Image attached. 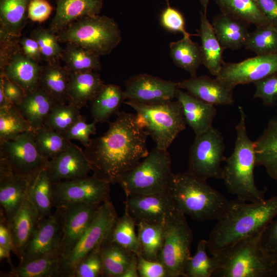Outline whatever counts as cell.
Segmentation results:
<instances>
[{"mask_svg": "<svg viewBox=\"0 0 277 277\" xmlns=\"http://www.w3.org/2000/svg\"><path fill=\"white\" fill-rule=\"evenodd\" d=\"M102 136L91 139L84 152L93 175L111 184L149 154L146 131L132 113L119 111Z\"/></svg>", "mask_w": 277, "mask_h": 277, "instance_id": "cell-1", "label": "cell"}, {"mask_svg": "<svg viewBox=\"0 0 277 277\" xmlns=\"http://www.w3.org/2000/svg\"><path fill=\"white\" fill-rule=\"evenodd\" d=\"M276 215L277 196L257 203L229 201L209 235L207 249L214 255L262 231Z\"/></svg>", "mask_w": 277, "mask_h": 277, "instance_id": "cell-2", "label": "cell"}, {"mask_svg": "<svg viewBox=\"0 0 277 277\" xmlns=\"http://www.w3.org/2000/svg\"><path fill=\"white\" fill-rule=\"evenodd\" d=\"M240 118L235 126L236 132L234 149L226 157L222 180L229 193L248 202L265 200L267 189H259L255 184L254 170L256 166L254 143L249 137L246 127V115L239 107Z\"/></svg>", "mask_w": 277, "mask_h": 277, "instance_id": "cell-3", "label": "cell"}, {"mask_svg": "<svg viewBox=\"0 0 277 277\" xmlns=\"http://www.w3.org/2000/svg\"><path fill=\"white\" fill-rule=\"evenodd\" d=\"M263 231L212 255L215 264L213 276L276 277L277 257L263 247Z\"/></svg>", "mask_w": 277, "mask_h": 277, "instance_id": "cell-4", "label": "cell"}, {"mask_svg": "<svg viewBox=\"0 0 277 277\" xmlns=\"http://www.w3.org/2000/svg\"><path fill=\"white\" fill-rule=\"evenodd\" d=\"M177 208L194 220H217L229 201L206 181L187 171L174 174L168 191Z\"/></svg>", "mask_w": 277, "mask_h": 277, "instance_id": "cell-5", "label": "cell"}, {"mask_svg": "<svg viewBox=\"0 0 277 277\" xmlns=\"http://www.w3.org/2000/svg\"><path fill=\"white\" fill-rule=\"evenodd\" d=\"M57 35L60 43L74 44L100 56L109 54L122 40L121 31L114 19L100 15L81 18Z\"/></svg>", "mask_w": 277, "mask_h": 277, "instance_id": "cell-6", "label": "cell"}, {"mask_svg": "<svg viewBox=\"0 0 277 277\" xmlns=\"http://www.w3.org/2000/svg\"><path fill=\"white\" fill-rule=\"evenodd\" d=\"M174 174L167 150L155 147L133 168L126 172L118 183L126 196L168 192Z\"/></svg>", "mask_w": 277, "mask_h": 277, "instance_id": "cell-7", "label": "cell"}, {"mask_svg": "<svg viewBox=\"0 0 277 277\" xmlns=\"http://www.w3.org/2000/svg\"><path fill=\"white\" fill-rule=\"evenodd\" d=\"M124 103L136 112L137 123L159 149L167 150L177 135L186 129L187 124L178 100L153 105L130 101Z\"/></svg>", "mask_w": 277, "mask_h": 277, "instance_id": "cell-8", "label": "cell"}, {"mask_svg": "<svg viewBox=\"0 0 277 277\" xmlns=\"http://www.w3.org/2000/svg\"><path fill=\"white\" fill-rule=\"evenodd\" d=\"M112 203L101 205L89 227L59 262V277H72L78 264L106 240L118 218Z\"/></svg>", "mask_w": 277, "mask_h": 277, "instance_id": "cell-9", "label": "cell"}, {"mask_svg": "<svg viewBox=\"0 0 277 277\" xmlns=\"http://www.w3.org/2000/svg\"><path fill=\"white\" fill-rule=\"evenodd\" d=\"M185 215L178 209L164 226V238L158 260L168 277H185V267L190 258L193 232Z\"/></svg>", "mask_w": 277, "mask_h": 277, "instance_id": "cell-10", "label": "cell"}, {"mask_svg": "<svg viewBox=\"0 0 277 277\" xmlns=\"http://www.w3.org/2000/svg\"><path fill=\"white\" fill-rule=\"evenodd\" d=\"M225 143L221 133L213 126L196 135L189 154V174L202 181L210 178L222 179L225 161Z\"/></svg>", "mask_w": 277, "mask_h": 277, "instance_id": "cell-11", "label": "cell"}, {"mask_svg": "<svg viewBox=\"0 0 277 277\" xmlns=\"http://www.w3.org/2000/svg\"><path fill=\"white\" fill-rule=\"evenodd\" d=\"M0 156L10 165L14 173L30 183L43 169L49 160L41 155L34 143V130L26 131L17 138L0 142Z\"/></svg>", "mask_w": 277, "mask_h": 277, "instance_id": "cell-12", "label": "cell"}, {"mask_svg": "<svg viewBox=\"0 0 277 277\" xmlns=\"http://www.w3.org/2000/svg\"><path fill=\"white\" fill-rule=\"evenodd\" d=\"M110 185L93 175L52 183L54 207L73 203L101 205L109 201Z\"/></svg>", "mask_w": 277, "mask_h": 277, "instance_id": "cell-13", "label": "cell"}, {"mask_svg": "<svg viewBox=\"0 0 277 277\" xmlns=\"http://www.w3.org/2000/svg\"><path fill=\"white\" fill-rule=\"evenodd\" d=\"M273 74H277V53L256 55L239 63H225L216 77L233 89Z\"/></svg>", "mask_w": 277, "mask_h": 277, "instance_id": "cell-14", "label": "cell"}, {"mask_svg": "<svg viewBox=\"0 0 277 277\" xmlns=\"http://www.w3.org/2000/svg\"><path fill=\"white\" fill-rule=\"evenodd\" d=\"M125 100L146 105L173 101L179 89L178 82L146 73L130 77L125 81Z\"/></svg>", "mask_w": 277, "mask_h": 277, "instance_id": "cell-15", "label": "cell"}, {"mask_svg": "<svg viewBox=\"0 0 277 277\" xmlns=\"http://www.w3.org/2000/svg\"><path fill=\"white\" fill-rule=\"evenodd\" d=\"M101 205L69 204L56 208L62 221L63 235L58 250L59 262L73 247L91 224Z\"/></svg>", "mask_w": 277, "mask_h": 277, "instance_id": "cell-16", "label": "cell"}, {"mask_svg": "<svg viewBox=\"0 0 277 277\" xmlns=\"http://www.w3.org/2000/svg\"><path fill=\"white\" fill-rule=\"evenodd\" d=\"M125 206L136 223L164 226L177 208L168 192L126 196Z\"/></svg>", "mask_w": 277, "mask_h": 277, "instance_id": "cell-17", "label": "cell"}, {"mask_svg": "<svg viewBox=\"0 0 277 277\" xmlns=\"http://www.w3.org/2000/svg\"><path fill=\"white\" fill-rule=\"evenodd\" d=\"M62 235V221L56 210L50 216L39 220L35 232L23 252L19 263L58 252Z\"/></svg>", "mask_w": 277, "mask_h": 277, "instance_id": "cell-18", "label": "cell"}, {"mask_svg": "<svg viewBox=\"0 0 277 277\" xmlns=\"http://www.w3.org/2000/svg\"><path fill=\"white\" fill-rule=\"evenodd\" d=\"M29 185L27 179L14 173L0 156V204L6 222L12 218L27 197Z\"/></svg>", "mask_w": 277, "mask_h": 277, "instance_id": "cell-19", "label": "cell"}, {"mask_svg": "<svg viewBox=\"0 0 277 277\" xmlns=\"http://www.w3.org/2000/svg\"><path fill=\"white\" fill-rule=\"evenodd\" d=\"M46 170L52 183L85 177L91 170L84 151L73 143L65 151L49 160Z\"/></svg>", "mask_w": 277, "mask_h": 277, "instance_id": "cell-20", "label": "cell"}, {"mask_svg": "<svg viewBox=\"0 0 277 277\" xmlns=\"http://www.w3.org/2000/svg\"><path fill=\"white\" fill-rule=\"evenodd\" d=\"M178 87L214 106L231 105L235 102L233 89L217 77L212 78L206 75L190 77L178 82Z\"/></svg>", "mask_w": 277, "mask_h": 277, "instance_id": "cell-21", "label": "cell"}, {"mask_svg": "<svg viewBox=\"0 0 277 277\" xmlns=\"http://www.w3.org/2000/svg\"><path fill=\"white\" fill-rule=\"evenodd\" d=\"M39 220L35 206L27 196L12 218L6 222L12 239V252L19 260L21 259L25 248L35 232Z\"/></svg>", "mask_w": 277, "mask_h": 277, "instance_id": "cell-22", "label": "cell"}, {"mask_svg": "<svg viewBox=\"0 0 277 277\" xmlns=\"http://www.w3.org/2000/svg\"><path fill=\"white\" fill-rule=\"evenodd\" d=\"M175 98L181 103L186 124L192 129L195 135L205 132L213 126L214 118L217 114L214 105L179 88L176 91Z\"/></svg>", "mask_w": 277, "mask_h": 277, "instance_id": "cell-23", "label": "cell"}, {"mask_svg": "<svg viewBox=\"0 0 277 277\" xmlns=\"http://www.w3.org/2000/svg\"><path fill=\"white\" fill-rule=\"evenodd\" d=\"M56 12L49 29L57 33L84 17L100 15L103 0H55Z\"/></svg>", "mask_w": 277, "mask_h": 277, "instance_id": "cell-24", "label": "cell"}, {"mask_svg": "<svg viewBox=\"0 0 277 277\" xmlns=\"http://www.w3.org/2000/svg\"><path fill=\"white\" fill-rule=\"evenodd\" d=\"M42 67L38 62L19 51L0 70V74H3L27 93L35 91L39 87Z\"/></svg>", "mask_w": 277, "mask_h": 277, "instance_id": "cell-25", "label": "cell"}, {"mask_svg": "<svg viewBox=\"0 0 277 277\" xmlns=\"http://www.w3.org/2000/svg\"><path fill=\"white\" fill-rule=\"evenodd\" d=\"M216 36L224 49L239 50L245 47L249 36V24L221 12L211 23Z\"/></svg>", "mask_w": 277, "mask_h": 277, "instance_id": "cell-26", "label": "cell"}, {"mask_svg": "<svg viewBox=\"0 0 277 277\" xmlns=\"http://www.w3.org/2000/svg\"><path fill=\"white\" fill-rule=\"evenodd\" d=\"M61 103L39 87L35 91L26 93L22 103L17 106L35 130L45 126L51 111Z\"/></svg>", "mask_w": 277, "mask_h": 277, "instance_id": "cell-27", "label": "cell"}, {"mask_svg": "<svg viewBox=\"0 0 277 277\" xmlns=\"http://www.w3.org/2000/svg\"><path fill=\"white\" fill-rule=\"evenodd\" d=\"M254 143L256 166L263 167L269 177L277 182V109Z\"/></svg>", "mask_w": 277, "mask_h": 277, "instance_id": "cell-28", "label": "cell"}, {"mask_svg": "<svg viewBox=\"0 0 277 277\" xmlns=\"http://www.w3.org/2000/svg\"><path fill=\"white\" fill-rule=\"evenodd\" d=\"M198 35L201 41L203 65L210 73L216 76L225 62L223 59L224 49L219 43L211 23L206 14L201 12Z\"/></svg>", "mask_w": 277, "mask_h": 277, "instance_id": "cell-29", "label": "cell"}, {"mask_svg": "<svg viewBox=\"0 0 277 277\" xmlns=\"http://www.w3.org/2000/svg\"><path fill=\"white\" fill-rule=\"evenodd\" d=\"M103 85L100 75L96 71H70L68 103L81 108L94 97Z\"/></svg>", "mask_w": 277, "mask_h": 277, "instance_id": "cell-30", "label": "cell"}, {"mask_svg": "<svg viewBox=\"0 0 277 277\" xmlns=\"http://www.w3.org/2000/svg\"><path fill=\"white\" fill-rule=\"evenodd\" d=\"M125 100L124 91L114 84H104L98 92L90 101L91 114L97 123L107 122L119 111Z\"/></svg>", "mask_w": 277, "mask_h": 277, "instance_id": "cell-31", "label": "cell"}, {"mask_svg": "<svg viewBox=\"0 0 277 277\" xmlns=\"http://www.w3.org/2000/svg\"><path fill=\"white\" fill-rule=\"evenodd\" d=\"M31 0H0V32L21 37Z\"/></svg>", "mask_w": 277, "mask_h": 277, "instance_id": "cell-32", "label": "cell"}, {"mask_svg": "<svg viewBox=\"0 0 277 277\" xmlns=\"http://www.w3.org/2000/svg\"><path fill=\"white\" fill-rule=\"evenodd\" d=\"M70 71L60 65V60L42 67L39 86L63 103L69 102Z\"/></svg>", "mask_w": 277, "mask_h": 277, "instance_id": "cell-33", "label": "cell"}, {"mask_svg": "<svg viewBox=\"0 0 277 277\" xmlns=\"http://www.w3.org/2000/svg\"><path fill=\"white\" fill-rule=\"evenodd\" d=\"M4 277H59L58 252L48 253L33 260L19 263L8 272H1Z\"/></svg>", "mask_w": 277, "mask_h": 277, "instance_id": "cell-34", "label": "cell"}, {"mask_svg": "<svg viewBox=\"0 0 277 277\" xmlns=\"http://www.w3.org/2000/svg\"><path fill=\"white\" fill-rule=\"evenodd\" d=\"M191 35L183 36L169 45L170 55L174 64L189 73L191 77L197 76L199 67L203 65L201 46L192 41Z\"/></svg>", "mask_w": 277, "mask_h": 277, "instance_id": "cell-35", "label": "cell"}, {"mask_svg": "<svg viewBox=\"0 0 277 277\" xmlns=\"http://www.w3.org/2000/svg\"><path fill=\"white\" fill-rule=\"evenodd\" d=\"M99 251L103 262V276L105 277H122L135 255L108 239L100 245Z\"/></svg>", "mask_w": 277, "mask_h": 277, "instance_id": "cell-36", "label": "cell"}, {"mask_svg": "<svg viewBox=\"0 0 277 277\" xmlns=\"http://www.w3.org/2000/svg\"><path fill=\"white\" fill-rule=\"evenodd\" d=\"M28 196L35 206L40 220L52 214L54 207L52 183L46 168L41 170L30 183Z\"/></svg>", "mask_w": 277, "mask_h": 277, "instance_id": "cell-37", "label": "cell"}, {"mask_svg": "<svg viewBox=\"0 0 277 277\" xmlns=\"http://www.w3.org/2000/svg\"><path fill=\"white\" fill-rule=\"evenodd\" d=\"M221 12L237 17L256 27L270 24L260 10L256 0H215Z\"/></svg>", "mask_w": 277, "mask_h": 277, "instance_id": "cell-38", "label": "cell"}, {"mask_svg": "<svg viewBox=\"0 0 277 277\" xmlns=\"http://www.w3.org/2000/svg\"><path fill=\"white\" fill-rule=\"evenodd\" d=\"M61 59L72 72L97 71L102 69L99 55L72 43L66 44Z\"/></svg>", "mask_w": 277, "mask_h": 277, "instance_id": "cell-39", "label": "cell"}, {"mask_svg": "<svg viewBox=\"0 0 277 277\" xmlns=\"http://www.w3.org/2000/svg\"><path fill=\"white\" fill-rule=\"evenodd\" d=\"M136 223L125 206L123 215L117 218L107 239L137 255L141 254L140 245L135 231Z\"/></svg>", "mask_w": 277, "mask_h": 277, "instance_id": "cell-40", "label": "cell"}, {"mask_svg": "<svg viewBox=\"0 0 277 277\" xmlns=\"http://www.w3.org/2000/svg\"><path fill=\"white\" fill-rule=\"evenodd\" d=\"M34 143L39 154L49 160L65 151L72 144L64 134L45 126L34 130Z\"/></svg>", "mask_w": 277, "mask_h": 277, "instance_id": "cell-41", "label": "cell"}, {"mask_svg": "<svg viewBox=\"0 0 277 277\" xmlns=\"http://www.w3.org/2000/svg\"><path fill=\"white\" fill-rule=\"evenodd\" d=\"M141 254L145 259L158 261L164 238V227L141 221L136 223Z\"/></svg>", "mask_w": 277, "mask_h": 277, "instance_id": "cell-42", "label": "cell"}, {"mask_svg": "<svg viewBox=\"0 0 277 277\" xmlns=\"http://www.w3.org/2000/svg\"><path fill=\"white\" fill-rule=\"evenodd\" d=\"M32 130L17 106L12 104L0 108V142L15 139Z\"/></svg>", "mask_w": 277, "mask_h": 277, "instance_id": "cell-43", "label": "cell"}, {"mask_svg": "<svg viewBox=\"0 0 277 277\" xmlns=\"http://www.w3.org/2000/svg\"><path fill=\"white\" fill-rule=\"evenodd\" d=\"M245 48L256 55L277 53V27L271 25L256 27L250 32Z\"/></svg>", "mask_w": 277, "mask_h": 277, "instance_id": "cell-44", "label": "cell"}, {"mask_svg": "<svg viewBox=\"0 0 277 277\" xmlns=\"http://www.w3.org/2000/svg\"><path fill=\"white\" fill-rule=\"evenodd\" d=\"M207 241L201 240L198 243L194 255L187 261L185 277H212L215 269L213 257L207 253Z\"/></svg>", "mask_w": 277, "mask_h": 277, "instance_id": "cell-45", "label": "cell"}, {"mask_svg": "<svg viewBox=\"0 0 277 277\" xmlns=\"http://www.w3.org/2000/svg\"><path fill=\"white\" fill-rule=\"evenodd\" d=\"M81 108L69 103H60L50 112L45 126L65 134L68 129L82 116Z\"/></svg>", "mask_w": 277, "mask_h": 277, "instance_id": "cell-46", "label": "cell"}, {"mask_svg": "<svg viewBox=\"0 0 277 277\" xmlns=\"http://www.w3.org/2000/svg\"><path fill=\"white\" fill-rule=\"evenodd\" d=\"M30 36L38 43L42 61L48 63L61 60L63 48L59 44L57 33L49 28L39 27L31 31Z\"/></svg>", "mask_w": 277, "mask_h": 277, "instance_id": "cell-47", "label": "cell"}, {"mask_svg": "<svg viewBox=\"0 0 277 277\" xmlns=\"http://www.w3.org/2000/svg\"><path fill=\"white\" fill-rule=\"evenodd\" d=\"M99 247L89 253L78 264L72 277L103 276V266Z\"/></svg>", "mask_w": 277, "mask_h": 277, "instance_id": "cell-48", "label": "cell"}, {"mask_svg": "<svg viewBox=\"0 0 277 277\" xmlns=\"http://www.w3.org/2000/svg\"><path fill=\"white\" fill-rule=\"evenodd\" d=\"M255 98L262 100L267 107L277 105V74H273L253 83Z\"/></svg>", "mask_w": 277, "mask_h": 277, "instance_id": "cell-49", "label": "cell"}, {"mask_svg": "<svg viewBox=\"0 0 277 277\" xmlns=\"http://www.w3.org/2000/svg\"><path fill=\"white\" fill-rule=\"evenodd\" d=\"M97 122L93 120L90 124L86 123V117L81 116L66 132L64 135L69 140H75L80 141L85 147L91 140L90 135L96 133V124Z\"/></svg>", "mask_w": 277, "mask_h": 277, "instance_id": "cell-50", "label": "cell"}, {"mask_svg": "<svg viewBox=\"0 0 277 277\" xmlns=\"http://www.w3.org/2000/svg\"><path fill=\"white\" fill-rule=\"evenodd\" d=\"M160 23L164 28L169 31L180 32L183 36H192L185 29V21L182 13L169 4L161 14Z\"/></svg>", "mask_w": 277, "mask_h": 277, "instance_id": "cell-51", "label": "cell"}, {"mask_svg": "<svg viewBox=\"0 0 277 277\" xmlns=\"http://www.w3.org/2000/svg\"><path fill=\"white\" fill-rule=\"evenodd\" d=\"M20 38L21 37L0 32V70L8 63L15 53L22 51Z\"/></svg>", "mask_w": 277, "mask_h": 277, "instance_id": "cell-52", "label": "cell"}, {"mask_svg": "<svg viewBox=\"0 0 277 277\" xmlns=\"http://www.w3.org/2000/svg\"><path fill=\"white\" fill-rule=\"evenodd\" d=\"M137 261L140 277H168L165 266L159 260H147L139 254L137 255Z\"/></svg>", "mask_w": 277, "mask_h": 277, "instance_id": "cell-53", "label": "cell"}, {"mask_svg": "<svg viewBox=\"0 0 277 277\" xmlns=\"http://www.w3.org/2000/svg\"><path fill=\"white\" fill-rule=\"evenodd\" d=\"M53 8L47 0H31L28 9V18L33 22L42 23L50 16Z\"/></svg>", "mask_w": 277, "mask_h": 277, "instance_id": "cell-54", "label": "cell"}, {"mask_svg": "<svg viewBox=\"0 0 277 277\" xmlns=\"http://www.w3.org/2000/svg\"><path fill=\"white\" fill-rule=\"evenodd\" d=\"M261 241L268 253L277 257V219L272 220L263 230Z\"/></svg>", "mask_w": 277, "mask_h": 277, "instance_id": "cell-55", "label": "cell"}, {"mask_svg": "<svg viewBox=\"0 0 277 277\" xmlns=\"http://www.w3.org/2000/svg\"><path fill=\"white\" fill-rule=\"evenodd\" d=\"M0 85L7 97L13 104L18 106L22 102L26 93L18 85L10 81L3 74H0Z\"/></svg>", "mask_w": 277, "mask_h": 277, "instance_id": "cell-56", "label": "cell"}, {"mask_svg": "<svg viewBox=\"0 0 277 277\" xmlns=\"http://www.w3.org/2000/svg\"><path fill=\"white\" fill-rule=\"evenodd\" d=\"M19 44L22 51L25 55L39 63L42 60L41 50L34 39L30 36H24L21 37Z\"/></svg>", "mask_w": 277, "mask_h": 277, "instance_id": "cell-57", "label": "cell"}, {"mask_svg": "<svg viewBox=\"0 0 277 277\" xmlns=\"http://www.w3.org/2000/svg\"><path fill=\"white\" fill-rule=\"evenodd\" d=\"M256 2L270 25L277 27V0H256Z\"/></svg>", "mask_w": 277, "mask_h": 277, "instance_id": "cell-58", "label": "cell"}, {"mask_svg": "<svg viewBox=\"0 0 277 277\" xmlns=\"http://www.w3.org/2000/svg\"><path fill=\"white\" fill-rule=\"evenodd\" d=\"M0 246L10 251H13V245L11 233L5 215L1 213Z\"/></svg>", "mask_w": 277, "mask_h": 277, "instance_id": "cell-59", "label": "cell"}, {"mask_svg": "<svg viewBox=\"0 0 277 277\" xmlns=\"http://www.w3.org/2000/svg\"><path fill=\"white\" fill-rule=\"evenodd\" d=\"M137 255H135L122 277H139Z\"/></svg>", "mask_w": 277, "mask_h": 277, "instance_id": "cell-60", "label": "cell"}, {"mask_svg": "<svg viewBox=\"0 0 277 277\" xmlns=\"http://www.w3.org/2000/svg\"><path fill=\"white\" fill-rule=\"evenodd\" d=\"M13 104L5 94L3 87L0 85V108L7 107Z\"/></svg>", "mask_w": 277, "mask_h": 277, "instance_id": "cell-61", "label": "cell"}, {"mask_svg": "<svg viewBox=\"0 0 277 277\" xmlns=\"http://www.w3.org/2000/svg\"><path fill=\"white\" fill-rule=\"evenodd\" d=\"M10 252L11 251L0 246V260L1 261L4 259H7L8 262H9L10 264H11V267H13V266L11 263V261Z\"/></svg>", "mask_w": 277, "mask_h": 277, "instance_id": "cell-62", "label": "cell"}, {"mask_svg": "<svg viewBox=\"0 0 277 277\" xmlns=\"http://www.w3.org/2000/svg\"><path fill=\"white\" fill-rule=\"evenodd\" d=\"M209 1L210 0H199V2L203 8V12L205 14H207V10Z\"/></svg>", "mask_w": 277, "mask_h": 277, "instance_id": "cell-63", "label": "cell"}, {"mask_svg": "<svg viewBox=\"0 0 277 277\" xmlns=\"http://www.w3.org/2000/svg\"><path fill=\"white\" fill-rule=\"evenodd\" d=\"M166 1H167V2H169V0H166Z\"/></svg>", "mask_w": 277, "mask_h": 277, "instance_id": "cell-64", "label": "cell"}]
</instances>
